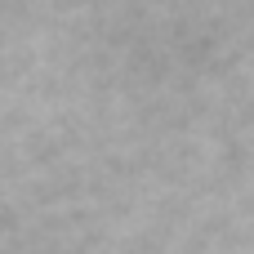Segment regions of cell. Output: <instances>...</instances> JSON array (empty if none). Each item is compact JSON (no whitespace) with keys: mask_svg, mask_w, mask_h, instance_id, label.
I'll list each match as a JSON object with an SVG mask.
<instances>
[]
</instances>
